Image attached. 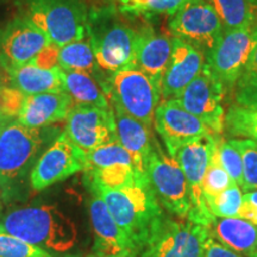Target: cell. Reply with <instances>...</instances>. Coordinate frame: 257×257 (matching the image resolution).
Masks as SVG:
<instances>
[{"label":"cell","instance_id":"1","mask_svg":"<svg viewBox=\"0 0 257 257\" xmlns=\"http://www.w3.org/2000/svg\"><path fill=\"white\" fill-rule=\"evenodd\" d=\"M93 193L102 199L115 223L124 231L135 255L141 256L152 244L166 220L160 201L148 175L119 188L89 185Z\"/></svg>","mask_w":257,"mask_h":257},{"label":"cell","instance_id":"2","mask_svg":"<svg viewBox=\"0 0 257 257\" xmlns=\"http://www.w3.org/2000/svg\"><path fill=\"white\" fill-rule=\"evenodd\" d=\"M0 231L50 253L68 252L78 243L75 223L54 205L16 208L0 219Z\"/></svg>","mask_w":257,"mask_h":257},{"label":"cell","instance_id":"3","mask_svg":"<svg viewBox=\"0 0 257 257\" xmlns=\"http://www.w3.org/2000/svg\"><path fill=\"white\" fill-rule=\"evenodd\" d=\"M44 138L42 128L28 127L11 120L0 135V186L11 188L31 172Z\"/></svg>","mask_w":257,"mask_h":257},{"label":"cell","instance_id":"4","mask_svg":"<svg viewBox=\"0 0 257 257\" xmlns=\"http://www.w3.org/2000/svg\"><path fill=\"white\" fill-rule=\"evenodd\" d=\"M25 16L59 48L83 40L87 32L85 9L79 0H29Z\"/></svg>","mask_w":257,"mask_h":257},{"label":"cell","instance_id":"5","mask_svg":"<svg viewBox=\"0 0 257 257\" xmlns=\"http://www.w3.org/2000/svg\"><path fill=\"white\" fill-rule=\"evenodd\" d=\"M147 175L154 193L163 207L180 219H188L192 210L187 179L174 157L154 143L147 165Z\"/></svg>","mask_w":257,"mask_h":257},{"label":"cell","instance_id":"6","mask_svg":"<svg viewBox=\"0 0 257 257\" xmlns=\"http://www.w3.org/2000/svg\"><path fill=\"white\" fill-rule=\"evenodd\" d=\"M107 94L111 102L152 128L161 91L149 76L137 68L113 73L107 85Z\"/></svg>","mask_w":257,"mask_h":257},{"label":"cell","instance_id":"7","mask_svg":"<svg viewBox=\"0 0 257 257\" xmlns=\"http://www.w3.org/2000/svg\"><path fill=\"white\" fill-rule=\"evenodd\" d=\"M174 38L192 44L208 55L219 43L224 27L219 16L208 0H189L169 21Z\"/></svg>","mask_w":257,"mask_h":257},{"label":"cell","instance_id":"8","mask_svg":"<svg viewBox=\"0 0 257 257\" xmlns=\"http://www.w3.org/2000/svg\"><path fill=\"white\" fill-rule=\"evenodd\" d=\"M218 140V135H207V136L197 138L176 152L174 159L187 179L189 191H191L192 210L189 213V221L210 227L216 217L211 214L205 204L202 195V181H204L206 170L210 166L212 155Z\"/></svg>","mask_w":257,"mask_h":257},{"label":"cell","instance_id":"9","mask_svg":"<svg viewBox=\"0 0 257 257\" xmlns=\"http://www.w3.org/2000/svg\"><path fill=\"white\" fill-rule=\"evenodd\" d=\"M257 44V24L225 31L216 48L207 55L211 73L226 87H234Z\"/></svg>","mask_w":257,"mask_h":257},{"label":"cell","instance_id":"10","mask_svg":"<svg viewBox=\"0 0 257 257\" xmlns=\"http://www.w3.org/2000/svg\"><path fill=\"white\" fill-rule=\"evenodd\" d=\"M225 86L218 80L207 64L175 99L181 107L204 121L213 134L220 135L225 127Z\"/></svg>","mask_w":257,"mask_h":257},{"label":"cell","instance_id":"11","mask_svg":"<svg viewBox=\"0 0 257 257\" xmlns=\"http://www.w3.org/2000/svg\"><path fill=\"white\" fill-rule=\"evenodd\" d=\"M85 170L86 153L62 134L38 157L29 175V181L34 191L41 192Z\"/></svg>","mask_w":257,"mask_h":257},{"label":"cell","instance_id":"12","mask_svg":"<svg viewBox=\"0 0 257 257\" xmlns=\"http://www.w3.org/2000/svg\"><path fill=\"white\" fill-rule=\"evenodd\" d=\"M63 134L85 153L118 141L113 110L74 105L66 118Z\"/></svg>","mask_w":257,"mask_h":257},{"label":"cell","instance_id":"13","mask_svg":"<svg viewBox=\"0 0 257 257\" xmlns=\"http://www.w3.org/2000/svg\"><path fill=\"white\" fill-rule=\"evenodd\" d=\"M208 237L210 229L204 225L166 218L141 257H202Z\"/></svg>","mask_w":257,"mask_h":257},{"label":"cell","instance_id":"14","mask_svg":"<svg viewBox=\"0 0 257 257\" xmlns=\"http://www.w3.org/2000/svg\"><path fill=\"white\" fill-rule=\"evenodd\" d=\"M49 44L46 34L27 16L14 18L0 30V64L5 72L24 66Z\"/></svg>","mask_w":257,"mask_h":257},{"label":"cell","instance_id":"15","mask_svg":"<svg viewBox=\"0 0 257 257\" xmlns=\"http://www.w3.org/2000/svg\"><path fill=\"white\" fill-rule=\"evenodd\" d=\"M154 126L172 157L185 144L207 135H216L204 121L181 107L175 99L160 101L154 114Z\"/></svg>","mask_w":257,"mask_h":257},{"label":"cell","instance_id":"16","mask_svg":"<svg viewBox=\"0 0 257 257\" xmlns=\"http://www.w3.org/2000/svg\"><path fill=\"white\" fill-rule=\"evenodd\" d=\"M137 38L138 32L119 24L92 37L91 44L99 67L112 74L135 68Z\"/></svg>","mask_w":257,"mask_h":257},{"label":"cell","instance_id":"17","mask_svg":"<svg viewBox=\"0 0 257 257\" xmlns=\"http://www.w3.org/2000/svg\"><path fill=\"white\" fill-rule=\"evenodd\" d=\"M205 64L206 57L201 50L179 38H173L172 57L160 85L162 100L178 98L202 72Z\"/></svg>","mask_w":257,"mask_h":257},{"label":"cell","instance_id":"18","mask_svg":"<svg viewBox=\"0 0 257 257\" xmlns=\"http://www.w3.org/2000/svg\"><path fill=\"white\" fill-rule=\"evenodd\" d=\"M89 217L94 231V251L100 257H136L130 240L115 223L102 199L93 193Z\"/></svg>","mask_w":257,"mask_h":257},{"label":"cell","instance_id":"19","mask_svg":"<svg viewBox=\"0 0 257 257\" xmlns=\"http://www.w3.org/2000/svg\"><path fill=\"white\" fill-rule=\"evenodd\" d=\"M74 101L66 91L48 92L25 96L17 120L28 127L42 128L66 120Z\"/></svg>","mask_w":257,"mask_h":257},{"label":"cell","instance_id":"20","mask_svg":"<svg viewBox=\"0 0 257 257\" xmlns=\"http://www.w3.org/2000/svg\"><path fill=\"white\" fill-rule=\"evenodd\" d=\"M113 110L118 142L133 156L135 167L141 174L147 175V165L154 143L152 128L128 115L118 105L111 102Z\"/></svg>","mask_w":257,"mask_h":257},{"label":"cell","instance_id":"21","mask_svg":"<svg viewBox=\"0 0 257 257\" xmlns=\"http://www.w3.org/2000/svg\"><path fill=\"white\" fill-rule=\"evenodd\" d=\"M173 53V38L153 30L138 32L135 68L149 76L160 87ZM161 91V89H160Z\"/></svg>","mask_w":257,"mask_h":257},{"label":"cell","instance_id":"22","mask_svg":"<svg viewBox=\"0 0 257 257\" xmlns=\"http://www.w3.org/2000/svg\"><path fill=\"white\" fill-rule=\"evenodd\" d=\"M11 87L18 89L25 96L41 94L48 92L64 91L62 69L60 67L43 69L34 64L12 68L6 72Z\"/></svg>","mask_w":257,"mask_h":257},{"label":"cell","instance_id":"23","mask_svg":"<svg viewBox=\"0 0 257 257\" xmlns=\"http://www.w3.org/2000/svg\"><path fill=\"white\" fill-rule=\"evenodd\" d=\"M208 229L218 242L240 255L251 256L257 251V225L242 218H216Z\"/></svg>","mask_w":257,"mask_h":257},{"label":"cell","instance_id":"24","mask_svg":"<svg viewBox=\"0 0 257 257\" xmlns=\"http://www.w3.org/2000/svg\"><path fill=\"white\" fill-rule=\"evenodd\" d=\"M64 91L72 96L74 105L95 106V107L111 110L110 96L104 86L87 73L62 70Z\"/></svg>","mask_w":257,"mask_h":257},{"label":"cell","instance_id":"25","mask_svg":"<svg viewBox=\"0 0 257 257\" xmlns=\"http://www.w3.org/2000/svg\"><path fill=\"white\" fill-rule=\"evenodd\" d=\"M59 67L62 70L87 73L93 78L101 69L95 60L91 41H85V38L60 48Z\"/></svg>","mask_w":257,"mask_h":257},{"label":"cell","instance_id":"26","mask_svg":"<svg viewBox=\"0 0 257 257\" xmlns=\"http://www.w3.org/2000/svg\"><path fill=\"white\" fill-rule=\"evenodd\" d=\"M219 16L224 31L255 24L250 0H208Z\"/></svg>","mask_w":257,"mask_h":257},{"label":"cell","instance_id":"27","mask_svg":"<svg viewBox=\"0 0 257 257\" xmlns=\"http://www.w3.org/2000/svg\"><path fill=\"white\" fill-rule=\"evenodd\" d=\"M225 126L232 136L250 138L257 143V106H231L225 114Z\"/></svg>","mask_w":257,"mask_h":257},{"label":"cell","instance_id":"28","mask_svg":"<svg viewBox=\"0 0 257 257\" xmlns=\"http://www.w3.org/2000/svg\"><path fill=\"white\" fill-rule=\"evenodd\" d=\"M234 99L244 107L257 106V44L234 85Z\"/></svg>","mask_w":257,"mask_h":257},{"label":"cell","instance_id":"29","mask_svg":"<svg viewBox=\"0 0 257 257\" xmlns=\"http://www.w3.org/2000/svg\"><path fill=\"white\" fill-rule=\"evenodd\" d=\"M205 204L216 218H239L243 205V192L238 185L233 184L214 197L205 199Z\"/></svg>","mask_w":257,"mask_h":257},{"label":"cell","instance_id":"30","mask_svg":"<svg viewBox=\"0 0 257 257\" xmlns=\"http://www.w3.org/2000/svg\"><path fill=\"white\" fill-rule=\"evenodd\" d=\"M189 0H120L123 11L130 15L152 17L156 15L173 16Z\"/></svg>","mask_w":257,"mask_h":257},{"label":"cell","instance_id":"31","mask_svg":"<svg viewBox=\"0 0 257 257\" xmlns=\"http://www.w3.org/2000/svg\"><path fill=\"white\" fill-rule=\"evenodd\" d=\"M238 148L243 162V182L240 188L243 191H257V143L250 138L232 140Z\"/></svg>","mask_w":257,"mask_h":257},{"label":"cell","instance_id":"32","mask_svg":"<svg viewBox=\"0 0 257 257\" xmlns=\"http://www.w3.org/2000/svg\"><path fill=\"white\" fill-rule=\"evenodd\" d=\"M231 185H233V181L226 173V170L224 169V167L221 166L219 159H218L216 144V149H214L213 155H212L210 166H208L204 181H202V195H204V199L218 195L226 188H229Z\"/></svg>","mask_w":257,"mask_h":257},{"label":"cell","instance_id":"33","mask_svg":"<svg viewBox=\"0 0 257 257\" xmlns=\"http://www.w3.org/2000/svg\"><path fill=\"white\" fill-rule=\"evenodd\" d=\"M217 154L221 166L226 170L233 184L240 187L243 182V162L238 148L234 146L232 140L223 141L218 137Z\"/></svg>","mask_w":257,"mask_h":257},{"label":"cell","instance_id":"34","mask_svg":"<svg viewBox=\"0 0 257 257\" xmlns=\"http://www.w3.org/2000/svg\"><path fill=\"white\" fill-rule=\"evenodd\" d=\"M0 257H54V255L0 231Z\"/></svg>","mask_w":257,"mask_h":257},{"label":"cell","instance_id":"35","mask_svg":"<svg viewBox=\"0 0 257 257\" xmlns=\"http://www.w3.org/2000/svg\"><path fill=\"white\" fill-rule=\"evenodd\" d=\"M25 95L11 86H4L0 91V112L2 115L9 119H17Z\"/></svg>","mask_w":257,"mask_h":257},{"label":"cell","instance_id":"36","mask_svg":"<svg viewBox=\"0 0 257 257\" xmlns=\"http://www.w3.org/2000/svg\"><path fill=\"white\" fill-rule=\"evenodd\" d=\"M59 50L60 48L55 44H49L38 55L31 61V64L43 69H51L59 67Z\"/></svg>","mask_w":257,"mask_h":257},{"label":"cell","instance_id":"37","mask_svg":"<svg viewBox=\"0 0 257 257\" xmlns=\"http://www.w3.org/2000/svg\"><path fill=\"white\" fill-rule=\"evenodd\" d=\"M202 257H243L240 253L227 248L223 243L218 242L210 236L205 243Z\"/></svg>","mask_w":257,"mask_h":257},{"label":"cell","instance_id":"38","mask_svg":"<svg viewBox=\"0 0 257 257\" xmlns=\"http://www.w3.org/2000/svg\"><path fill=\"white\" fill-rule=\"evenodd\" d=\"M239 218L257 225V191L246 192L243 194V205Z\"/></svg>","mask_w":257,"mask_h":257},{"label":"cell","instance_id":"39","mask_svg":"<svg viewBox=\"0 0 257 257\" xmlns=\"http://www.w3.org/2000/svg\"><path fill=\"white\" fill-rule=\"evenodd\" d=\"M11 120H14V119H9V118H4V117L0 118V135H2L3 130H4L6 125H8Z\"/></svg>","mask_w":257,"mask_h":257},{"label":"cell","instance_id":"40","mask_svg":"<svg viewBox=\"0 0 257 257\" xmlns=\"http://www.w3.org/2000/svg\"><path fill=\"white\" fill-rule=\"evenodd\" d=\"M4 86H6L5 85V79H4V76H3L2 74H0V91H2V88L4 87Z\"/></svg>","mask_w":257,"mask_h":257},{"label":"cell","instance_id":"41","mask_svg":"<svg viewBox=\"0 0 257 257\" xmlns=\"http://www.w3.org/2000/svg\"><path fill=\"white\" fill-rule=\"evenodd\" d=\"M250 3H251L252 5H256L257 6V0H250Z\"/></svg>","mask_w":257,"mask_h":257},{"label":"cell","instance_id":"42","mask_svg":"<svg viewBox=\"0 0 257 257\" xmlns=\"http://www.w3.org/2000/svg\"><path fill=\"white\" fill-rule=\"evenodd\" d=\"M250 257H257V251H256L255 253H252V255H251V256H250Z\"/></svg>","mask_w":257,"mask_h":257},{"label":"cell","instance_id":"43","mask_svg":"<svg viewBox=\"0 0 257 257\" xmlns=\"http://www.w3.org/2000/svg\"><path fill=\"white\" fill-rule=\"evenodd\" d=\"M88 257H100V256H88Z\"/></svg>","mask_w":257,"mask_h":257},{"label":"cell","instance_id":"44","mask_svg":"<svg viewBox=\"0 0 257 257\" xmlns=\"http://www.w3.org/2000/svg\"><path fill=\"white\" fill-rule=\"evenodd\" d=\"M3 117V115H2V112H0V118H2ZM5 118V117H4Z\"/></svg>","mask_w":257,"mask_h":257},{"label":"cell","instance_id":"45","mask_svg":"<svg viewBox=\"0 0 257 257\" xmlns=\"http://www.w3.org/2000/svg\"><path fill=\"white\" fill-rule=\"evenodd\" d=\"M0 191H2V186H0Z\"/></svg>","mask_w":257,"mask_h":257}]
</instances>
